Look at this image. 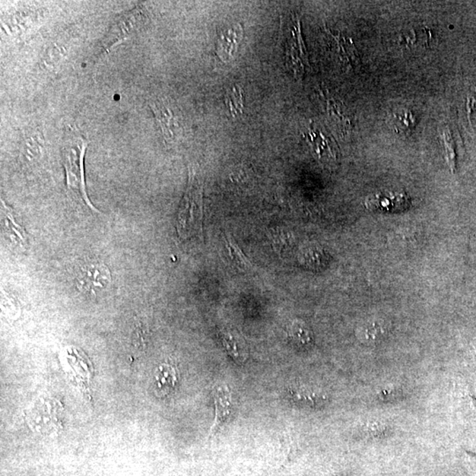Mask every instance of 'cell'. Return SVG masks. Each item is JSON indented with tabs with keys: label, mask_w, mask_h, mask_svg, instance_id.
<instances>
[{
	"label": "cell",
	"mask_w": 476,
	"mask_h": 476,
	"mask_svg": "<svg viewBox=\"0 0 476 476\" xmlns=\"http://www.w3.org/2000/svg\"><path fill=\"white\" fill-rule=\"evenodd\" d=\"M203 190L201 175L190 165L188 184L177 218V231L181 240H188L202 233Z\"/></svg>",
	"instance_id": "7a4b0ae2"
},
{
	"label": "cell",
	"mask_w": 476,
	"mask_h": 476,
	"mask_svg": "<svg viewBox=\"0 0 476 476\" xmlns=\"http://www.w3.org/2000/svg\"><path fill=\"white\" fill-rule=\"evenodd\" d=\"M30 10H18L12 14V18H6L4 22L5 27H8L9 30L14 28V34L19 30H26V28H31L30 24L34 23V19H32L33 12H28Z\"/></svg>",
	"instance_id": "ffe728a7"
},
{
	"label": "cell",
	"mask_w": 476,
	"mask_h": 476,
	"mask_svg": "<svg viewBox=\"0 0 476 476\" xmlns=\"http://www.w3.org/2000/svg\"><path fill=\"white\" fill-rule=\"evenodd\" d=\"M243 28L237 24L221 32L219 37L217 52L224 62H230L237 53L238 46L242 40Z\"/></svg>",
	"instance_id": "4fadbf2b"
},
{
	"label": "cell",
	"mask_w": 476,
	"mask_h": 476,
	"mask_svg": "<svg viewBox=\"0 0 476 476\" xmlns=\"http://www.w3.org/2000/svg\"><path fill=\"white\" fill-rule=\"evenodd\" d=\"M433 41V32L430 28L424 24H415L402 30L398 43L404 50L417 52L430 49Z\"/></svg>",
	"instance_id": "30bf717a"
},
{
	"label": "cell",
	"mask_w": 476,
	"mask_h": 476,
	"mask_svg": "<svg viewBox=\"0 0 476 476\" xmlns=\"http://www.w3.org/2000/svg\"><path fill=\"white\" fill-rule=\"evenodd\" d=\"M443 141L444 143V148H446V157L447 163H448L450 170L455 172L456 170V144L455 139L453 137L452 132L449 129L443 131Z\"/></svg>",
	"instance_id": "44dd1931"
},
{
	"label": "cell",
	"mask_w": 476,
	"mask_h": 476,
	"mask_svg": "<svg viewBox=\"0 0 476 476\" xmlns=\"http://www.w3.org/2000/svg\"><path fill=\"white\" fill-rule=\"evenodd\" d=\"M288 333H290V338L297 344L307 345L312 339L309 328L301 322L292 324Z\"/></svg>",
	"instance_id": "7402d4cb"
},
{
	"label": "cell",
	"mask_w": 476,
	"mask_h": 476,
	"mask_svg": "<svg viewBox=\"0 0 476 476\" xmlns=\"http://www.w3.org/2000/svg\"><path fill=\"white\" fill-rule=\"evenodd\" d=\"M228 110L232 117L242 114L244 109V97L242 88L239 86H234L227 91L225 97Z\"/></svg>",
	"instance_id": "ac0fdd59"
},
{
	"label": "cell",
	"mask_w": 476,
	"mask_h": 476,
	"mask_svg": "<svg viewBox=\"0 0 476 476\" xmlns=\"http://www.w3.org/2000/svg\"><path fill=\"white\" fill-rule=\"evenodd\" d=\"M228 246H230V252L236 254L237 257V261L239 263V265L244 266H250V263L249 260L247 259L246 257H244L242 252H241L239 248L235 246V244L232 242V241H231L230 238V244H228Z\"/></svg>",
	"instance_id": "d4e9b609"
},
{
	"label": "cell",
	"mask_w": 476,
	"mask_h": 476,
	"mask_svg": "<svg viewBox=\"0 0 476 476\" xmlns=\"http://www.w3.org/2000/svg\"><path fill=\"white\" fill-rule=\"evenodd\" d=\"M392 123L397 132L408 133L417 126V117L411 110L402 109L393 114Z\"/></svg>",
	"instance_id": "e0dca14e"
},
{
	"label": "cell",
	"mask_w": 476,
	"mask_h": 476,
	"mask_svg": "<svg viewBox=\"0 0 476 476\" xmlns=\"http://www.w3.org/2000/svg\"><path fill=\"white\" fill-rule=\"evenodd\" d=\"M177 382V371L170 364H161L155 374V392L160 397L167 396L173 391Z\"/></svg>",
	"instance_id": "2e32d148"
},
{
	"label": "cell",
	"mask_w": 476,
	"mask_h": 476,
	"mask_svg": "<svg viewBox=\"0 0 476 476\" xmlns=\"http://www.w3.org/2000/svg\"><path fill=\"white\" fill-rule=\"evenodd\" d=\"M148 21V12L142 5L135 6L132 10L120 15L114 21L112 26L110 27L101 42L98 57L103 56L117 44L135 36L142 28H144Z\"/></svg>",
	"instance_id": "3957f363"
},
{
	"label": "cell",
	"mask_w": 476,
	"mask_h": 476,
	"mask_svg": "<svg viewBox=\"0 0 476 476\" xmlns=\"http://www.w3.org/2000/svg\"><path fill=\"white\" fill-rule=\"evenodd\" d=\"M68 49L66 44L62 41L57 42L48 48L46 55H44L43 63L53 68L52 66H59L63 59L68 56Z\"/></svg>",
	"instance_id": "d6986e66"
},
{
	"label": "cell",
	"mask_w": 476,
	"mask_h": 476,
	"mask_svg": "<svg viewBox=\"0 0 476 476\" xmlns=\"http://www.w3.org/2000/svg\"><path fill=\"white\" fill-rule=\"evenodd\" d=\"M466 466L473 476H476V455H466Z\"/></svg>",
	"instance_id": "484cf974"
},
{
	"label": "cell",
	"mask_w": 476,
	"mask_h": 476,
	"mask_svg": "<svg viewBox=\"0 0 476 476\" xmlns=\"http://www.w3.org/2000/svg\"><path fill=\"white\" fill-rule=\"evenodd\" d=\"M148 104L165 141L173 143L179 139L182 135V126L173 104L166 98H154L149 101Z\"/></svg>",
	"instance_id": "5b68a950"
},
{
	"label": "cell",
	"mask_w": 476,
	"mask_h": 476,
	"mask_svg": "<svg viewBox=\"0 0 476 476\" xmlns=\"http://www.w3.org/2000/svg\"><path fill=\"white\" fill-rule=\"evenodd\" d=\"M88 146V138L76 127L69 126L65 132L62 146L66 186L94 212H99L88 198L85 184L84 159Z\"/></svg>",
	"instance_id": "6da1fadb"
},
{
	"label": "cell",
	"mask_w": 476,
	"mask_h": 476,
	"mask_svg": "<svg viewBox=\"0 0 476 476\" xmlns=\"http://www.w3.org/2000/svg\"><path fill=\"white\" fill-rule=\"evenodd\" d=\"M468 119L471 125L476 128V88L471 95H469L468 100Z\"/></svg>",
	"instance_id": "cb8c5ba5"
},
{
	"label": "cell",
	"mask_w": 476,
	"mask_h": 476,
	"mask_svg": "<svg viewBox=\"0 0 476 476\" xmlns=\"http://www.w3.org/2000/svg\"><path fill=\"white\" fill-rule=\"evenodd\" d=\"M328 34L335 41L338 58L345 68L351 69L354 66L359 63L360 57L350 38L342 36L341 34H333L329 30H328Z\"/></svg>",
	"instance_id": "5bb4252c"
},
{
	"label": "cell",
	"mask_w": 476,
	"mask_h": 476,
	"mask_svg": "<svg viewBox=\"0 0 476 476\" xmlns=\"http://www.w3.org/2000/svg\"><path fill=\"white\" fill-rule=\"evenodd\" d=\"M291 34L292 38L290 46H288L286 57H287L288 65L290 63L292 66L294 74L301 78L306 72L307 68H310V63L306 48L301 37L299 19H297V25L294 26Z\"/></svg>",
	"instance_id": "9c48e42d"
},
{
	"label": "cell",
	"mask_w": 476,
	"mask_h": 476,
	"mask_svg": "<svg viewBox=\"0 0 476 476\" xmlns=\"http://www.w3.org/2000/svg\"><path fill=\"white\" fill-rule=\"evenodd\" d=\"M326 114L329 122L335 128L337 129L341 135H347L353 129V117L349 112L348 108L341 101L333 97L332 95H325Z\"/></svg>",
	"instance_id": "7c38bea8"
},
{
	"label": "cell",
	"mask_w": 476,
	"mask_h": 476,
	"mask_svg": "<svg viewBox=\"0 0 476 476\" xmlns=\"http://www.w3.org/2000/svg\"><path fill=\"white\" fill-rule=\"evenodd\" d=\"M314 157L324 164L335 163L339 157L337 143L317 127H310L306 135Z\"/></svg>",
	"instance_id": "8992f818"
},
{
	"label": "cell",
	"mask_w": 476,
	"mask_h": 476,
	"mask_svg": "<svg viewBox=\"0 0 476 476\" xmlns=\"http://www.w3.org/2000/svg\"><path fill=\"white\" fill-rule=\"evenodd\" d=\"M76 284L79 290L95 296L110 288V270L106 264L99 261L85 263L77 270Z\"/></svg>",
	"instance_id": "277c9868"
},
{
	"label": "cell",
	"mask_w": 476,
	"mask_h": 476,
	"mask_svg": "<svg viewBox=\"0 0 476 476\" xmlns=\"http://www.w3.org/2000/svg\"><path fill=\"white\" fill-rule=\"evenodd\" d=\"M365 206L370 211L401 212L410 208L411 199L403 192H380L370 196Z\"/></svg>",
	"instance_id": "ba28073f"
},
{
	"label": "cell",
	"mask_w": 476,
	"mask_h": 476,
	"mask_svg": "<svg viewBox=\"0 0 476 476\" xmlns=\"http://www.w3.org/2000/svg\"><path fill=\"white\" fill-rule=\"evenodd\" d=\"M46 155V141L39 129H32L24 133L21 143V157L28 166L41 163Z\"/></svg>",
	"instance_id": "52a82bcc"
},
{
	"label": "cell",
	"mask_w": 476,
	"mask_h": 476,
	"mask_svg": "<svg viewBox=\"0 0 476 476\" xmlns=\"http://www.w3.org/2000/svg\"><path fill=\"white\" fill-rule=\"evenodd\" d=\"M2 230L6 239L21 250H25L28 244L26 231L18 224L12 208L1 201Z\"/></svg>",
	"instance_id": "8fae6325"
},
{
	"label": "cell",
	"mask_w": 476,
	"mask_h": 476,
	"mask_svg": "<svg viewBox=\"0 0 476 476\" xmlns=\"http://www.w3.org/2000/svg\"><path fill=\"white\" fill-rule=\"evenodd\" d=\"M222 341H224L227 351L234 359H243L244 355L242 351H241L239 347H238V342L236 338H234L230 333H227V335H225L224 337H222Z\"/></svg>",
	"instance_id": "603a6c76"
},
{
	"label": "cell",
	"mask_w": 476,
	"mask_h": 476,
	"mask_svg": "<svg viewBox=\"0 0 476 476\" xmlns=\"http://www.w3.org/2000/svg\"><path fill=\"white\" fill-rule=\"evenodd\" d=\"M215 419L211 433H217L218 428L226 421L231 411V393L226 386H219L214 390Z\"/></svg>",
	"instance_id": "9a60e30c"
}]
</instances>
